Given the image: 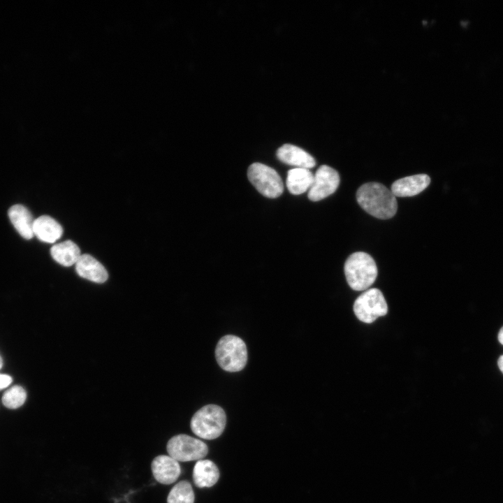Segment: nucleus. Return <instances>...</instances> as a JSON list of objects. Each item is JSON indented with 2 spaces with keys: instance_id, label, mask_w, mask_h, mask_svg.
<instances>
[{
  "instance_id": "obj_1",
  "label": "nucleus",
  "mask_w": 503,
  "mask_h": 503,
  "mask_svg": "<svg viewBox=\"0 0 503 503\" xmlns=\"http://www.w3.org/2000/svg\"><path fill=\"white\" fill-rule=\"evenodd\" d=\"M356 200L365 212L381 219L392 218L398 210L396 197L390 189L378 182L361 185L356 191Z\"/></svg>"
},
{
  "instance_id": "obj_2",
  "label": "nucleus",
  "mask_w": 503,
  "mask_h": 503,
  "mask_svg": "<svg viewBox=\"0 0 503 503\" xmlns=\"http://www.w3.org/2000/svg\"><path fill=\"white\" fill-rule=\"evenodd\" d=\"M344 270L347 283L354 291L367 290L378 273L373 258L363 252L351 254L345 261Z\"/></svg>"
},
{
  "instance_id": "obj_7",
  "label": "nucleus",
  "mask_w": 503,
  "mask_h": 503,
  "mask_svg": "<svg viewBox=\"0 0 503 503\" xmlns=\"http://www.w3.org/2000/svg\"><path fill=\"white\" fill-rule=\"evenodd\" d=\"M353 312L356 317L366 323L374 322L386 314L388 306L381 291L378 289L365 290L355 300Z\"/></svg>"
},
{
  "instance_id": "obj_11",
  "label": "nucleus",
  "mask_w": 503,
  "mask_h": 503,
  "mask_svg": "<svg viewBox=\"0 0 503 503\" xmlns=\"http://www.w3.org/2000/svg\"><path fill=\"white\" fill-rule=\"evenodd\" d=\"M276 155L282 162L301 168H311L315 166L314 158L300 147L284 144L277 149Z\"/></svg>"
},
{
  "instance_id": "obj_22",
  "label": "nucleus",
  "mask_w": 503,
  "mask_h": 503,
  "mask_svg": "<svg viewBox=\"0 0 503 503\" xmlns=\"http://www.w3.org/2000/svg\"><path fill=\"white\" fill-rule=\"evenodd\" d=\"M498 340L503 345V326L501 328V329L499 331Z\"/></svg>"
},
{
  "instance_id": "obj_12",
  "label": "nucleus",
  "mask_w": 503,
  "mask_h": 503,
  "mask_svg": "<svg viewBox=\"0 0 503 503\" xmlns=\"http://www.w3.org/2000/svg\"><path fill=\"white\" fill-rule=\"evenodd\" d=\"M75 270L80 277L99 284L105 282L108 278L105 267L89 254H81L75 263Z\"/></svg>"
},
{
  "instance_id": "obj_8",
  "label": "nucleus",
  "mask_w": 503,
  "mask_h": 503,
  "mask_svg": "<svg viewBox=\"0 0 503 503\" xmlns=\"http://www.w3.org/2000/svg\"><path fill=\"white\" fill-rule=\"evenodd\" d=\"M340 182L337 170L322 165L314 175L313 183L308 191V198L312 201H321L335 192Z\"/></svg>"
},
{
  "instance_id": "obj_17",
  "label": "nucleus",
  "mask_w": 503,
  "mask_h": 503,
  "mask_svg": "<svg viewBox=\"0 0 503 503\" xmlns=\"http://www.w3.org/2000/svg\"><path fill=\"white\" fill-rule=\"evenodd\" d=\"M50 253L55 261L66 267L75 264L81 256L78 246L71 240L53 245Z\"/></svg>"
},
{
  "instance_id": "obj_13",
  "label": "nucleus",
  "mask_w": 503,
  "mask_h": 503,
  "mask_svg": "<svg viewBox=\"0 0 503 503\" xmlns=\"http://www.w3.org/2000/svg\"><path fill=\"white\" fill-rule=\"evenodd\" d=\"M8 214L12 224L22 238L29 240L34 236L35 219L25 206L20 204L14 205L8 210Z\"/></svg>"
},
{
  "instance_id": "obj_15",
  "label": "nucleus",
  "mask_w": 503,
  "mask_h": 503,
  "mask_svg": "<svg viewBox=\"0 0 503 503\" xmlns=\"http://www.w3.org/2000/svg\"><path fill=\"white\" fill-rule=\"evenodd\" d=\"M219 478L217 465L210 460H199L193 469V480L198 488H209L214 486Z\"/></svg>"
},
{
  "instance_id": "obj_21",
  "label": "nucleus",
  "mask_w": 503,
  "mask_h": 503,
  "mask_svg": "<svg viewBox=\"0 0 503 503\" xmlns=\"http://www.w3.org/2000/svg\"><path fill=\"white\" fill-rule=\"evenodd\" d=\"M497 365H498L500 370L503 373V355L500 356L498 361H497Z\"/></svg>"
},
{
  "instance_id": "obj_18",
  "label": "nucleus",
  "mask_w": 503,
  "mask_h": 503,
  "mask_svg": "<svg viewBox=\"0 0 503 503\" xmlns=\"http://www.w3.org/2000/svg\"><path fill=\"white\" fill-rule=\"evenodd\" d=\"M195 495L191 485L188 481L177 483L170 490L167 503H194Z\"/></svg>"
},
{
  "instance_id": "obj_20",
  "label": "nucleus",
  "mask_w": 503,
  "mask_h": 503,
  "mask_svg": "<svg viewBox=\"0 0 503 503\" xmlns=\"http://www.w3.org/2000/svg\"><path fill=\"white\" fill-rule=\"evenodd\" d=\"M12 382V378L7 374H0V389L6 388Z\"/></svg>"
},
{
  "instance_id": "obj_4",
  "label": "nucleus",
  "mask_w": 503,
  "mask_h": 503,
  "mask_svg": "<svg viewBox=\"0 0 503 503\" xmlns=\"http://www.w3.org/2000/svg\"><path fill=\"white\" fill-rule=\"evenodd\" d=\"M215 357L219 365L224 370L234 372L242 370L247 361V350L244 341L239 337L227 335L218 342Z\"/></svg>"
},
{
  "instance_id": "obj_10",
  "label": "nucleus",
  "mask_w": 503,
  "mask_h": 503,
  "mask_svg": "<svg viewBox=\"0 0 503 503\" xmlns=\"http://www.w3.org/2000/svg\"><path fill=\"white\" fill-rule=\"evenodd\" d=\"M430 183V177L426 174H418L400 178L395 181L391 191L396 197H409L425 190Z\"/></svg>"
},
{
  "instance_id": "obj_19",
  "label": "nucleus",
  "mask_w": 503,
  "mask_h": 503,
  "mask_svg": "<svg viewBox=\"0 0 503 503\" xmlns=\"http://www.w3.org/2000/svg\"><path fill=\"white\" fill-rule=\"evenodd\" d=\"M26 398L27 393L24 389L20 386H14L4 393L2 402L9 409H16L24 404Z\"/></svg>"
},
{
  "instance_id": "obj_3",
  "label": "nucleus",
  "mask_w": 503,
  "mask_h": 503,
  "mask_svg": "<svg viewBox=\"0 0 503 503\" xmlns=\"http://www.w3.org/2000/svg\"><path fill=\"white\" fill-rule=\"evenodd\" d=\"M226 416L224 409L216 404H207L198 409L191 420V429L198 437L214 439L224 430Z\"/></svg>"
},
{
  "instance_id": "obj_14",
  "label": "nucleus",
  "mask_w": 503,
  "mask_h": 503,
  "mask_svg": "<svg viewBox=\"0 0 503 503\" xmlns=\"http://www.w3.org/2000/svg\"><path fill=\"white\" fill-rule=\"evenodd\" d=\"M62 233L61 226L50 216L43 215L34 220V235L43 242L53 243L61 237Z\"/></svg>"
},
{
  "instance_id": "obj_5",
  "label": "nucleus",
  "mask_w": 503,
  "mask_h": 503,
  "mask_svg": "<svg viewBox=\"0 0 503 503\" xmlns=\"http://www.w3.org/2000/svg\"><path fill=\"white\" fill-rule=\"evenodd\" d=\"M247 177L256 190L267 198H275L283 193V182L277 172L271 167L254 163L248 168Z\"/></svg>"
},
{
  "instance_id": "obj_16",
  "label": "nucleus",
  "mask_w": 503,
  "mask_h": 503,
  "mask_svg": "<svg viewBox=\"0 0 503 503\" xmlns=\"http://www.w3.org/2000/svg\"><path fill=\"white\" fill-rule=\"evenodd\" d=\"M313 181L314 175L309 169L296 168L288 171L286 184L291 194L300 195L310 189Z\"/></svg>"
},
{
  "instance_id": "obj_6",
  "label": "nucleus",
  "mask_w": 503,
  "mask_h": 503,
  "mask_svg": "<svg viewBox=\"0 0 503 503\" xmlns=\"http://www.w3.org/2000/svg\"><path fill=\"white\" fill-rule=\"evenodd\" d=\"M166 449L168 455L178 462L199 460L208 453L205 442L187 435H177L170 438Z\"/></svg>"
},
{
  "instance_id": "obj_23",
  "label": "nucleus",
  "mask_w": 503,
  "mask_h": 503,
  "mask_svg": "<svg viewBox=\"0 0 503 503\" xmlns=\"http://www.w3.org/2000/svg\"><path fill=\"white\" fill-rule=\"evenodd\" d=\"M2 365H3V361H2V359H1V356H0V369H1V367H2Z\"/></svg>"
},
{
  "instance_id": "obj_9",
  "label": "nucleus",
  "mask_w": 503,
  "mask_h": 503,
  "mask_svg": "<svg viewBox=\"0 0 503 503\" xmlns=\"http://www.w3.org/2000/svg\"><path fill=\"white\" fill-rule=\"evenodd\" d=\"M154 479L160 483L169 485L179 478L181 468L178 461L170 455H161L154 458L151 465Z\"/></svg>"
}]
</instances>
